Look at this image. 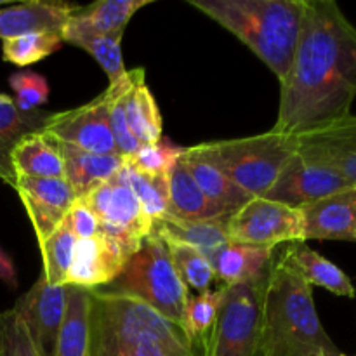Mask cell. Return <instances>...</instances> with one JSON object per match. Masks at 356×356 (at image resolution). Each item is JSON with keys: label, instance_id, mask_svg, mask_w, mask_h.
Wrapping results in <instances>:
<instances>
[{"label": "cell", "instance_id": "cell-1", "mask_svg": "<svg viewBox=\"0 0 356 356\" xmlns=\"http://www.w3.org/2000/svg\"><path fill=\"white\" fill-rule=\"evenodd\" d=\"M356 97V28L334 0H305L271 131L298 136L346 118Z\"/></svg>", "mask_w": 356, "mask_h": 356}, {"label": "cell", "instance_id": "cell-2", "mask_svg": "<svg viewBox=\"0 0 356 356\" xmlns=\"http://www.w3.org/2000/svg\"><path fill=\"white\" fill-rule=\"evenodd\" d=\"M261 356H339L323 329L313 287L291 257L289 243L275 249L261 299Z\"/></svg>", "mask_w": 356, "mask_h": 356}, {"label": "cell", "instance_id": "cell-3", "mask_svg": "<svg viewBox=\"0 0 356 356\" xmlns=\"http://www.w3.org/2000/svg\"><path fill=\"white\" fill-rule=\"evenodd\" d=\"M89 356H197L183 329L141 299L90 289Z\"/></svg>", "mask_w": 356, "mask_h": 356}, {"label": "cell", "instance_id": "cell-4", "mask_svg": "<svg viewBox=\"0 0 356 356\" xmlns=\"http://www.w3.org/2000/svg\"><path fill=\"white\" fill-rule=\"evenodd\" d=\"M235 35L284 82L294 61L305 0H188Z\"/></svg>", "mask_w": 356, "mask_h": 356}, {"label": "cell", "instance_id": "cell-5", "mask_svg": "<svg viewBox=\"0 0 356 356\" xmlns=\"http://www.w3.org/2000/svg\"><path fill=\"white\" fill-rule=\"evenodd\" d=\"M198 146L233 184L250 197H264L298 149L296 136L275 131Z\"/></svg>", "mask_w": 356, "mask_h": 356}, {"label": "cell", "instance_id": "cell-6", "mask_svg": "<svg viewBox=\"0 0 356 356\" xmlns=\"http://www.w3.org/2000/svg\"><path fill=\"white\" fill-rule=\"evenodd\" d=\"M108 291L141 299L183 329L190 289L177 275L167 245L155 233H149L143 240L141 249L131 257Z\"/></svg>", "mask_w": 356, "mask_h": 356}, {"label": "cell", "instance_id": "cell-7", "mask_svg": "<svg viewBox=\"0 0 356 356\" xmlns=\"http://www.w3.org/2000/svg\"><path fill=\"white\" fill-rule=\"evenodd\" d=\"M266 277L257 284L225 287L204 356H261V299Z\"/></svg>", "mask_w": 356, "mask_h": 356}, {"label": "cell", "instance_id": "cell-8", "mask_svg": "<svg viewBox=\"0 0 356 356\" xmlns=\"http://www.w3.org/2000/svg\"><path fill=\"white\" fill-rule=\"evenodd\" d=\"M80 200L99 219V232L132 249H141L143 240L152 233L153 221L132 193L124 165L113 177L97 184Z\"/></svg>", "mask_w": 356, "mask_h": 356}, {"label": "cell", "instance_id": "cell-9", "mask_svg": "<svg viewBox=\"0 0 356 356\" xmlns=\"http://www.w3.org/2000/svg\"><path fill=\"white\" fill-rule=\"evenodd\" d=\"M228 238L233 243L270 247L305 242L299 209L287 207L263 197H254L233 212L226 222Z\"/></svg>", "mask_w": 356, "mask_h": 356}, {"label": "cell", "instance_id": "cell-10", "mask_svg": "<svg viewBox=\"0 0 356 356\" xmlns=\"http://www.w3.org/2000/svg\"><path fill=\"white\" fill-rule=\"evenodd\" d=\"M110 101L111 94L106 89L90 103L51 113L42 132L52 141L72 145L83 152L118 155L110 125Z\"/></svg>", "mask_w": 356, "mask_h": 356}, {"label": "cell", "instance_id": "cell-11", "mask_svg": "<svg viewBox=\"0 0 356 356\" xmlns=\"http://www.w3.org/2000/svg\"><path fill=\"white\" fill-rule=\"evenodd\" d=\"M296 152L312 163L339 174L350 186L356 188V117L348 115L313 131L296 136Z\"/></svg>", "mask_w": 356, "mask_h": 356}, {"label": "cell", "instance_id": "cell-12", "mask_svg": "<svg viewBox=\"0 0 356 356\" xmlns=\"http://www.w3.org/2000/svg\"><path fill=\"white\" fill-rule=\"evenodd\" d=\"M136 252L138 250L103 232H97L90 238L76 240L65 285H75L89 291L111 285Z\"/></svg>", "mask_w": 356, "mask_h": 356}, {"label": "cell", "instance_id": "cell-13", "mask_svg": "<svg viewBox=\"0 0 356 356\" xmlns=\"http://www.w3.org/2000/svg\"><path fill=\"white\" fill-rule=\"evenodd\" d=\"M26 325L40 356H54L59 332L66 313V285L47 284L38 275L30 291L13 306Z\"/></svg>", "mask_w": 356, "mask_h": 356}, {"label": "cell", "instance_id": "cell-14", "mask_svg": "<svg viewBox=\"0 0 356 356\" xmlns=\"http://www.w3.org/2000/svg\"><path fill=\"white\" fill-rule=\"evenodd\" d=\"M344 188H350V184L339 174L318 163L308 162L296 152L263 198L292 209H301Z\"/></svg>", "mask_w": 356, "mask_h": 356}, {"label": "cell", "instance_id": "cell-15", "mask_svg": "<svg viewBox=\"0 0 356 356\" xmlns=\"http://www.w3.org/2000/svg\"><path fill=\"white\" fill-rule=\"evenodd\" d=\"M30 221L38 245L45 242L65 221L76 197L66 179L58 177H16V188Z\"/></svg>", "mask_w": 356, "mask_h": 356}, {"label": "cell", "instance_id": "cell-16", "mask_svg": "<svg viewBox=\"0 0 356 356\" xmlns=\"http://www.w3.org/2000/svg\"><path fill=\"white\" fill-rule=\"evenodd\" d=\"M306 240L356 242V188L350 186L299 209Z\"/></svg>", "mask_w": 356, "mask_h": 356}, {"label": "cell", "instance_id": "cell-17", "mask_svg": "<svg viewBox=\"0 0 356 356\" xmlns=\"http://www.w3.org/2000/svg\"><path fill=\"white\" fill-rule=\"evenodd\" d=\"M79 6L68 2H31L14 3V6L0 7V38L21 37L28 33H61L70 16Z\"/></svg>", "mask_w": 356, "mask_h": 356}, {"label": "cell", "instance_id": "cell-18", "mask_svg": "<svg viewBox=\"0 0 356 356\" xmlns=\"http://www.w3.org/2000/svg\"><path fill=\"white\" fill-rule=\"evenodd\" d=\"M275 249L270 247L226 243L211 259L216 280L225 287L243 284H257L268 275Z\"/></svg>", "mask_w": 356, "mask_h": 356}, {"label": "cell", "instance_id": "cell-19", "mask_svg": "<svg viewBox=\"0 0 356 356\" xmlns=\"http://www.w3.org/2000/svg\"><path fill=\"white\" fill-rule=\"evenodd\" d=\"M129 129L141 146L162 141V115L145 82V70H131V83L120 97Z\"/></svg>", "mask_w": 356, "mask_h": 356}, {"label": "cell", "instance_id": "cell-20", "mask_svg": "<svg viewBox=\"0 0 356 356\" xmlns=\"http://www.w3.org/2000/svg\"><path fill=\"white\" fill-rule=\"evenodd\" d=\"M51 113L23 111L16 106L14 97L3 94L0 97V179L16 188V172L13 169L14 148L26 136L42 132Z\"/></svg>", "mask_w": 356, "mask_h": 356}, {"label": "cell", "instance_id": "cell-21", "mask_svg": "<svg viewBox=\"0 0 356 356\" xmlns=\"http://www.w3.org/2000/svg\"><path fill=\"white\" fill-rule=\"evenodd\" d=\"M51 139V138H49ZM65 162V176L76 198H82L97 184L113 177L122 169L125 160L118 155H96L83 152L72 145L58 143Z\"/></svg>", "mask_w": 356, "mask_h": 356}, {"label": "cell", "instance_id": "cell-22", "mask_svg": "<svg viewBox=\"0 0 356 356\" xmlns=\"http://www.w3.org/2000/svg\"><path fill=\"white\" fill-rule=\"evenodd\" d=\"M184 163L188 170L193 176L195 183L202 190V193L209 198L214 205H218L226 216H232L233 212L238 211L242 205L250 200L249 193L240 190L236 184H233L207 156L202 153L200 146L193 148H184L183 153Z\"/></svg>", "mask_w": 356, "mask_h": 356}, {"label": "cell", "instance_id": "cell-23", "mask_svg": "<svg viewBox=\"0 0 356 356\" xmlns=\"http://www.w3.org/2000/svg\"><path fill=\"white\" fill-rule=\"evenodd\" d=\"M184 153V152H183ZM169 181V211L167 214L186 221H202V219H219L228 218L218 205L212 204L184 163L183 155L176 160L167 174Z\"/></svg>", "mask_w": 356, "mask_h": 356}, {"label": "cell", "instance_id": "cell-24", "mask_svg": "<svg viewBox=\"0 0 356 356\" xmlns=\"http://www.w3.org/2000/svg\"><path fill=\"white\" fill-rule=\"evenodd\" d=\"M228 218L186 221V219H177L165 214L163 218L153 221L152 233L188 243L200 250L211 261L226 243H229L228 229H226Z\"/></svg>", "mask_w": 356, "mask_h": 356}, {"label": "cell", "instance_id": "cell-25", "mask_svg": "<svg viewBox=\"0 0 356 356\" xmlns=\"http://www.w3.org/2000/svg\"><path fill=\"white\" fill-rule=\"evenodd\" d=\"M75 13L70 16L68 23L63 28V42L76 45V47L89 52V54L99 63L103 72L106 73L108 80H110V86H115V83L120 82L122 79H125V75H127L129 72L124 65V56H122V40L96 33V31L90 30L86 23H82V21L75 16Z\"/></svg>", "mask_w": 356, "mask_h": 356}, {"label": "cell", "instance_id": "cell-26", "mask_svg": "<svg viewBox=\"0 0 356 356\" xmlns=\"http://www.w3.org/2000/svg\"><path fill=\"white\" fill-rule=\"evenodd\" d=\"M10 162H13L16 177L66 179L61 152H59L58 145L52 139H49L44 132H35V134L21 139L14 148Z\"/></svg>", "mask_w": 356, "mask_h": 356}, {"label": "cell", "instance_id": "cell-27", "mask_svg": "<svg viewBox=\"0 0 356 356\" xmlns=\"http://www.w3.org/2000/svg\"><path fill=\"white\" fill-rule=\"evenodd\" d=\"M89 289L66 285V313L54 356H89Z\"/></svg>", "mask_w": 356, "mask_h": 356}, {"label": "cell", "instance_id": "cell-28", "mask_svg": "<svg viewBox=\"0 0 356 356\" xmlns=\"http://www.w3.org/2000/svg\"><path fill=\"white\" fill-rule=\"evenodd\" d=\"M289 250H291V257L298 271L312 287L313 285L323 287L341 298H355L356 291L350 277L332 261L323 257L316 250L309 249L305 242L289 243Z\"/></svg>", "mask_w": 356, "mask_h": 356}, {"label": "cell", "instance_id": "cell-29", "mask_svg": "<svg viewBox=\"0 0 356 356\" xmlns=\"http://www.w3.org/2000/svg\"><path fill=\"white\" fill-rule=\"evenodd\" d=\"M152 0H99L87 7H79L75 16L96 33L122 40L129 21Z\"/></svg>", "mask_w": 356, "mask_h": 356}, {"label": "cell", "instance_id": "cell-30", "mask_svg": "<svg viewBox=\"0 0 356 356\" xmlns=\"http://www.w3.org/2000/svg\"><path fill=\"white\" fill-rule=\"evenodd\" d=\"M160 238L169 249V256L172 259L174 268H176L177 275L184 282V285L198 292L209 291V287L216 282V273L211 261L200 250L188 245V243L169 238V236H160Z\"/></svg>", "mask_w": 356, "mask_h": 356}, {"label": "cell", "instance_id": "cell-31", "mask_svg": "<svg viewBox=\"0 0 356 356\" xmlns=\"http://www.w3.org/2000/svg\"><path fill=\"white\" fill-rule=\"evenodd\" d=\"M222 298V285L218 289H209L197 296H190L186 302L183 318V332L193 350H204L209 332L214 325L219 305Z\"/></svg>", "mask_w": 356, "mask_h": 356}, {"label": "cell", "instance_id": "cell-32", "mask_svg": "<svg viewBox=\"0 0 356 356\" xmlns=\"http://www.w3.org/2000/svg\"><path fill=\"white\" fill-rule=\"evenodd\" d=\"M125 179L152 221L163 218L169 211V181L167 174H145L124 163Z\"/></svg>", "mask_w": 356, "mask_h": 356}, {"label": "cell", "instance_id": "cell-33", "mask_svg": "<svg viewBox=\"0 0 356 356\" xmlns=\"http://www.w3.org/2000/svg\"><path fill=\"white\" fill-rule=\"evenodd\" d=\"M75 243V235L68 228L66 221H63L59 228L42 245H38L40 247L42 263H44L42 273H44L47 284L56 285V287L66 284V275L72 266Z\"/></svg>", "mask_w": 356, "mask_h": 356}, {"label": "cell", "instance_id": "cell-34", "mask_svg": "<svg viewBox=\"0 0 356 356\" xmlns=\"http://www.w3.org/2000/svg\"><path fill=\"white\" fill-rule=\"evenodd\" d=\"M63 42L61 33H28L21 37L9 38L2 44L3 61L13 63L16 66H30L42 61L52 52L59 51Z\"/></svg>", "mask_w": 356, "mask_h": 356}, {"label": "cell", "instance_id": "cell-35", "mask_svg": "<svg viewBox=\"0 0 356 356\" xmlns=\"http://www.w3.org/2000/svg\"><path fill=\"white\" fill-rule=\"evenodd\" d=\"M0 356H40L14 308L0 312Z\"/></svg>", "mask_w": 356, "mask_h": 356}, {"label": "cell", "instance_id": "cell-36", "mask_svg": "<svg viewBox=\"0 0 356 356\" xmlns=\"http://www.w3.org/2000/svg\"><path fill=\"white\" fill-rule=\"evenodd\" d=\"M10 89L16 97L14 103L23 111H37L49 101L47 79L35 72H17L9 76Z\"/></svg>", "mask_w": 356, "mask_h": 356}, {"label": "cell", "instance_id": "cell-37", "mask_svg": "<svg viewBox=\"0 0 356 356\" xmlns=\"http://www.w3.org/2000/svg\"><path fill=\"white\" fill-rule=\"evenodd\" d=\"M184 148L172 146L169 141H160L159 145L141 146L134 156L127 159V165L145 174H169L170 167L183 155Z\"/></svg>", "mask_w": 356, "mask_h": 356}, {"label": "cell", "instance_id": "cell-38", "mask_svg": "<svg viewBox=\"0 0 356 356\" xmlns=\"http://www.w3.org/2000/svg\"><path fill=\"white\" fill-rule=\"evenodd\" d=\"M65 221L76 240L90 238V236H94L99 232V219L96 218V214L80 198H76L75 204L72 205Z\"/></svg>", "mask_w": 356, "mask_h": 356}, {"label": "cell", "instance_id": "cell-39", "mask_svg": "<svg viewBox=\"0 0 356 356\" xmlns=\"http://www.w3.org/2000/svg\"><path fill=\"white\" fill-rule=\"evenodd\" d=\"M0 280L9 285V287H17L16 268H14L13 259L7 256V252L2 247H0Z\"/></svg>", "mask_w": 356, "mask_h": 356}, {"label": "cell", "instance_id": "cell-40", "mask_svg": "<svg viewBox=\"0 0 356 356\" xmlns=\"http://www.w3.org/2000/svg\"><path fill=\"white\" fill-rule=\"evenodd\" d=\"M339 356H346V355H343V353H341V355H339Z\"/></svg>", "mask_w": 356, "mask_h": 356}, {"label": "cell", "instance_id": "cell-41", "mask_svg": "<svg viewBox=\"0 0 356 356\" xmlns=\"http://www.w3.org/2000/svg\"><path fill=\"white\" fill-rule=\"evenodd\" d=\"M3 96V94H0V97H2Z\"/></svg>", "mask_w": 356, "mask_h": 356}, {"label": "cell", "instance_id": "cell-42", "mask_svg": "<svg viewBox=\"0 0 356 356\" xmlns=\"http://www.w3.org/2000/svg\"><path fill=\"white\" fill-rule=\"evenodd\" d=\"M312 356H318V355H312Z\"/></svg>", "mask_w": 356, "mask_h": 356}]
</instances>
